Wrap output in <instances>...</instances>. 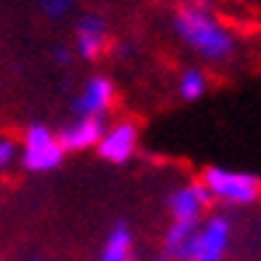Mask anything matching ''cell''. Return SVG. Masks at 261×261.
Segmentation results:
<instances>
[{"label":"cell","instance_id":"6da1fadb","mask_svg":"<svg viewBox=\"0 0 261 261\" xmlns=\"http://www.w3.org/2000/svg\"><path fill=\"white\" fill-rule=\"evenodd\" d=\"M173 30L184 40V45H189L205 62H227L237 51L234 35L213 16L205 0L179 6L173 16Z\"/></svg>","mask_w":261,"mask_h":261},{"label":"cell","instance_id":"5b68a950","mask_svg":"<svg viewBox=\"0 0 261 261\" xmlns=\"http://www.w3.org/2000/svg\"><path fill=\"white\" fill-rule=\"evenodd\" d=\"M213 205L208 189L203 181H192L184 187H176L168 195V211L173 221H187V224H200L203 213Z\"/></svg>","mask_w":261,"mask_h":261},{"label":"cell","instance_id":"4fadbf2b","mask_svg":"<svg viewBox=\"0 0 261 261\" xmlns=\"http://www.w3.org/2000/svg\"><path fill=\"white\" fill-rule=\"evenodd\" d=\"M38 3H40V11L48 19H62L72 8V0H38Z\"/></svg>","mask_w":261,"mask_h":261},{"label":"cell","instance_id":"9c48e42d","mask_svg":"<svg viewBox=\"0 0 261 261\" xmlns=\"http://www.w3.org/2000/svg\"><path fill=\"white\" fill-rule=\"evenodd\" d=\"M110 43V32H107L104 19L96 14H86L77 27H75V54L86 62H96V59L107 51Z\"/></svg>","mask_w":261,"mask_h":261},{"label":"cell","instance_id":"30bf717a","mask_svg":"<svg viewBox=\"0 0 261 261\" xmlns=\"http://www.w3.org/2000/svg\"><path fill=\"white\" fill-rule=\"evenodd\" d=\"M197 227L200 224L171 221V227L163 234V261H192L197 253Z\"/></svg>","mask_w":261,"mask_h":261},{"label":"cell","instance_id":"7c38bea8","mask_svg":"<svg viewBox=\"0 0 261 261\" xmlns=\"http://www.w3.org/2000/svg\"><path fill=\"white\" fill-rule=\"evenodd\" d=\"M205 93H208V77L203 69H197V67L184 69L179 77V96L184 101H200Z\"/></svg>","mask_w":261,"mask_h":261},{"label":"cell","instance_id":"8992f818","mask_svg":"<svg viewBox=\"0 0 261 261\" xmlns=\"http://www.w3.org/2000/svg\"><path fill=\"white\" fill-rule=\"evenodd\" d=\"M232 224L227 216L213 213L197 227V253L192 261H224V253L229 248Z\"/></svg>","mask_w":261,"mask_h":261},{"label":"cell","instance_id":"3957f363","mask_svg":"<svg viewBox=\"0 0 261 261\" xmlns=\"http://www.w3.org/2000/svg\"><path fill=\"white\" fill-rule=\"evenodd\" d=\"M67 152L59 144L56 134L43 125V123H32L27 125L24 136H21V165L32 173H48L54 168H59Z\"/></svg>","mask_w":261,"mask_h":261},{"label":"cell","instance_id":"52a82bcc","mask_svg":"<svg viewBox=\"0 0 261 261\" xmlns=\"http://www.w3.org/2000/svg\"><path fill=\"white\" fill-rule=\"evenodd\" d=\"M115 104V83L104 75H93L77 99L72 101V110L77 117H104Z\"/></svg>","mask_w":261,"mask_h":261},{"label":"cell","instance_id":"5bb4252c","mask_svg":"<svg viewBox=\"0 0 261 261\" xmlns=\"http://www.w3.org/2000/svg\"><path fill=\"white\" fill-rule=\"evenodd\" d=\"M19 158V149L11 139H0V171H6L11 163Z\"/></svg>","mask_w":261,"mask_h":261},{"label":"cell","instance_id":"ba28073f","mask_svg":"<svg viewBox=\"0 0 261 261\" xmlns=\"http://www.w3.org/2000/svg\"><path fill=\"white\" fill-rule=\"evenodd\" d=\"M104 130H107L104 117H77V120L59 130L56 139L64 152H86L99 144Z\"/></svg>","mask_w":261,"mask_h":261},{"label":"cell","instance_id":"8fae6325","mask_svg":"<svg viewBox=\"0 0 261 261\" xmlns=\"http://www.w3.org/2000/svg\"><path fill=\"white\" fill-rule=\"evenodd\" d=\"M99 261H134V232L128 224L117 221L107 232L104 245L99 251Z\"/></svg>","mask_w":261,"mask_h":261},{"label":"cell","instance_id":"7a4b0ae2","mask_svg":"<svg viewBox=\"0 0 261 261\" xmlns=\"http://www.w3.org/2000/svg\"><path fill=\"white\" fill-rule=\"evenodd\" d=\"M203 187L213 203L221 205H256L261 200V176L251 171H234V168H221V165H211L203 171Z\"/></svg>","mask_w":261,"mask_h":261},{"label":"cell","instance_id":"9a60e30c","mask_svg":"<svg viewBox=\"0 0 261 261\" xmlns=\"http://www.w3.org/2000/svg\"><path fill=\"white\" fill-rule=\"evenodd\" d=\"M54 59L59 64H69V62H72V51H69L67 45H59V48L54 51Z\"/></svg>","mask_w":261,"mask_h":261},{"label":"cell","instance_id":"277c9868","mask_svg":"<svg viewBox=\"0 0 261 261\" xmlns=\"http://www.w3.org/2000/svg\"><path fill=\"white\" fill-rule=\"evenodd\" d=\"M136 149H139V125L134 120H120L115 125H107L101 141L96 144L99 158L115 165L128 163L136 155Z\"/></svg>","mask_w":261,"mask_h":261}]
</instances>
